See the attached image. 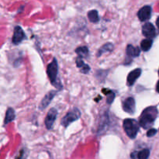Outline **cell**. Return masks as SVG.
Masks as SVG:
<instances>
[{"label":"cell","instance_id":"cell-1","mask_svg":"<svg viewBox=\"0 0 159 159\" xmlns=\"http://www.w3.org/2000/svg\"><path fill=\"white\" fill-rule=\"evenodd\" d=\"M158 115V110L155 107H151L146 108L141 113L139 124L144 129H148L153 125Z\"/></svg>","mask_w":159,"mask_h":159},{"label":"cell","instance_id":"cell-2","mask_svg":"<svg viewBox=\"0 0 159 159\" xmlns=\"http://www.w3.org/2000/svg\"><path fill=\"white\" fill-rule=\"evenodd\" d=\"M124 129L127 136L134 139L136 138L139 130V124L135 120L126 119L124 121Z\"/></svg>","mask_w":159,"mask_h":159},{"label":"cell","instance_id":"cell-3","mask_svg":"<svg viewBox=\"0 0 159 159\" xmlns=\"http://www.w3.org/2000/svg\"><path fill=\"white\" fill-rule=\"evenodd\" d=\"M81 113L79 110V109L75 108L73 110H71V111L68 112L66 115L63 117L61 120V125L63 127H67L68 126H69L71 123L75 122L77 120H79L80 118Z\"/></svg>","mask_w":159,"mask_h":159},{"label":"cell","instance_id":"cell-4","mask_svg":"<svg viewBox=\"0 0 159 159\" xmlns=\"http://www.w3.org/2000/svg\"><path fill=\"white\" fill-rule=\"evenodd\" d=\"M47 73H48V75L51 83L55 85L56 81H57V73H58V65H57V62L55 58L48 65Z\"/></svg>","mask_w":159,"mask_h":159},{"label":"cell","instance_id":"cell-5","mask_svg":"<svg viewBox=\"0 0 159 159\" xmlns=\"http://www.w3.org/2000/svg\"><path fill=\"white\" fill-rule=\"evenodd\" d=\"M57 116V111L56 109L51 108L48 113L45 119V126H46L48 130H51L52 129L53 126H54V121H55L56 118Z\"/></svg>","mask_w":159,"mask_h":159},{"label":"cell","instance_id":"cell-6","mask_svg":"<svg viewBox=\"0 0 159 159\" xmlns=\"http://www.w3.org/2000/svg\"><path fill=\"white\" fill-rule=\"evenodd\" d=\"M142 34L145 36L147 38L152 39L155 37V28L151 23H147L143 26L142 27Z\"/></svg>","mask_w":159,"mask_h":159},{"label":"cell","instance_id":"cell-7","mask_svg":"<svg viewBox=\"0 0 159 159\" xmlns=\"http://www.w3.org/2000/svg\"><path fill=\"white\" fill-rule=\"evenodd\" d=\"M123 109L124 111L130 114H133L135 112V100L134 98L129 97L126 99L123 104Z\"/></svg>","mask_w":159,"mask_h":159},{"label":"cell","instance_id":"cell-8","mask_svg":"<svg viewBox=\"0 0 159 159\" xmlns=\"http://www.w3.org/2000/svg\"><path fill=\"white\" fill-rule=\"evenodd\" d=\"M152 15V7L149 6H145L141 8L138 12V18L141 21H146L150 19Z\"/></svg>","mask_w":159,"mask_h":159},{"label":"cell","instance_id":"cell-9","mask_svg":"<svg viewBox=\"0 0 159 159\" xmlns=\"http://www.w3.org/2000/svg\"><path fill=\"white\" fill-rule=\"evenodd\" d=\"M25 37V34L23 30L20 26H16L14 30L13 37H12V42L14 44H18L22 40H23Z\"/></svg>","mask_w":159,"mask_h":159},{"label":"cell","instance_id":"cell-10","mask_svg":"<svg viewBox=\"0 0 159 159\" xmlns=\"http://www.w3.org/2000/svg\"><path fill=\"white\" fill-rule=\"evenodd\" d=\"M141 75V69L140 68H137V69L133 70L129 73L128 76H127V84L129 86H132L136 82L137 79L140 77Z\"/></svg>","mask_w":159,"mask_h":159},{"label":"cell","instance_id":"cell-11","mask_svg":"<svg viewBox=\"0 0 159 159\" xmlns=\"http://www.w3.org/2000/svg\"><path fill=\"white\" fill-rule=\"evenodd\" d=\"M55 96V92L54 91H51L46 94V96L43 97V99H42L41 102H40V108L41 110H44L45 108H47L48 105L50 104V102L52 101L53 98Z\"/></svg>","mask_w":159,"mask_h":159},{"label":"cell","instance_id":"cell-12","mask_svg":"<svg viewBox=\"0 0 159 159\" xmlns=\"http://www.w3.org/2000/svg\"><path fill=\"white\" fill-rule=\"evenodd\" d=\"M126 53H127V55L129 57H136L139 56L140 53H141V50L138 48H135V47L130 44L127 47Z\"/></svg>","mask_w":159,"mask_h":159},{"label":"cell","instance_id":"cell-13","mask_svg":"<svg viewBox=\"0 0 159 159\" xmlns=\"http://www.w3.org/2000/svg\"><path fill=\"white\" fill-rule=\"evenodd\" d=\"M15 111L13 110L12 108H9L6 111V118H5L4 120V124H8L9 123L12 122L14 119H15Z\"/></svg>","mask_w":159,"mask_h":159},{"label":"cell","instance_id":"cell-14","mask_svg":"<svg viewBox=\"0 0 159 159\" xmlns=\"http://www.w3.org/2000/svg\"><path fill=\"white\" fill-rule=\"evenodd\" d=\"M113 50V45L112 44V43H106L105 45H103V46L99 49V52H98L97 54V56L98 57H99V56H101L102 54H105V53L107 52H110V51H112Z\"/></svg>","mask_w":159,"mask_h":159},{"label":"cell","instance_id":"cell-15","mask_svg":"<svg viewBox=\"0 0 159 159\" xmlns=\"http://www.w3.org/2000/svg\"><path fill=\"white\" fill-rule=\"evenodd\" d=\"M152 46V39L147 38L145 40H143L141 43V48L142 51H148L150 50V48Z\"/></svg>","mask_w":159,"mask_h":159},{"label":"cell","instance_id":"cell-16","mask_svg":"<svg viewBox=\"0 0 159 159\" xmlns=\"http://www.w3.org/2000/svg\"><path fill=\"white\" fill-rule=\"evenodd\" d=\"M88 17L89 20L92 22V23H98L99 20V13L96 10H91L88 12Z\"/></svg>","mask_w":159,"mask_h":159},{"label":"cell","instance_id":"cell-17","mask_svg":"<svg viewBox=\"0 0 159 159\" xmlns=\"http://www.w3.org/2000/svg\"><path fill=\"white\" fill-rule=\"evenodd\" d=\"M75 52L79 54V57H85L89 54V50L87 47H79L75 50Z\"/></svg>","mask_w":159,"mask_h":159},{"label":"cell","instance_id":"cell-18","mask_svg":"<svg viewBox=\"0 0 159 159\" xmlns=\"http://www.w3.org/2000/svg\"><path fill=\"white\" fill-rule=\"evenodd\" d=\"M149 155H150V152L148 149H144L138 153V159H148Z\"/></svg>","mask_w":159,"mask_h":159},{"label":"cell","instance_id":"cell-19","mask_svg":"<svg viewBox=\"0 0 159 159\" xmlns=\"http://www.w3.org/2000/svg\"><path fill=\"white\" fill-rule=\"evenodd\" d=\"M107 96V102L108 104H111L112 102H113L114 100V98H115V93L113 92L110 91L109 90L108 93H105Z\"/></svg>","mask_w":159,"mask_h":159},{"label":"cell","instance_id":"cell-20","mask_svg":"<svg viewBox=\"0 0 159 159\" xmlns=\"http://www.w3.org/2000/svg\"><path fill=\"white\" fill-rule=\"evenodd\" d=\"M76 65H77L78 68H81V69H82L83 67H85V65H86V64L84 63V61H82V57H77V58H76Z\"/></svg>","mask_w":159,"mask_h":159},{"label":"cell","instance_id":"cell-21","mask_svg":"<svg viewBox=\"0 0 159 159\" xmlns=\"http://www.w3.org/2000/svg\"><path fill=\"white\" fill-rule=\"evenodd\" d=\"M156 133H157V130H155V129H150V130L148 131L147 136L148 137V138H151V137H153L154 135L156 134Z\"/></svg>","mask_w":159,"mask_h":159},{"label":"cell","instance_id":"cell-22","mask_svg":"<svg viewBox=\"0 0 159 159\" xmlns=\"http://www.w3.org/2000/svg\"><path fill=\"white\" fill-rule=\"evenodd\" d=\"M156 90L157 92L159 93V81L158 82V83H157V86H156Z\"/></svg>","mask_w":159,"mask_h":159},{"label":"cell","instance_id":"cell-23","mask_svg":"<svg viewBox=\"0 0 159 159\" xmlns=\"http://www.w3.org/2000/svg\"><path fill=\"white\" fill-rule=\"evenodd\" d=\"M156 23H157V26H158V29H159V17H158V19H157Z\"/></svg>","mask_w":159,"mask_h":159},{"label":"cell","instance_id":"cell-24","mask_svg":"<svg viewBox=\"0 0 159 159\" xmlns=\"http://www.w3.org/2000/svg\"><path fill=\"white\" fill-rule=\"evenodd\" d=\"M158 73H159V71H158Z\"/></svg>","mask_w":159,"mask_h":159}]
</instances>
